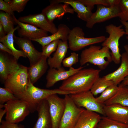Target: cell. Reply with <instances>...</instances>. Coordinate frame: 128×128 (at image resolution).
<instances>
[{
	"label": "cell",
	"mask_w": 128,
	"mask_h": 128,
	"mask_svg": "<svg viewBox=\"0 0 128 128\" xmlns=\"http://www.w3.org/2000/svg\"><path fill=\"white\" fill-rule=\"evenodd\" d=\"M85 35L83 29L79 27H75L70 29L68 41L69 48L71 50H80L87 46L103 42L106 38L104 36L86 38L84 37Z\"/></svg>",
	"instance_id": "cell-5"
},
{
	"label": "cell",
	"mask_w": 128,
	"mask_h": 128,
	"mask_svg": "<svg viewBox=\"0 0 128 128\" xmlns=\"http://www.w3.org/2000/svg\"><path fill=\"white\" fill-rule=\"evenodd\" d=\"M20 65L18 60L7 53L0 52V77L4 81L10 75L17 71Z\"/></svg>",
	"instance_id": "cell-16"
},
{
	"label": "cell",
	"mask_w": 128,
	"mask_h": 128,
	"mask_svg": "<svg viewBox=\"0 0 128 128\" xmlns=\"http://www.w3.org/2000/svg\"><path fill=\"white\" fill-rule=\"evenodd\" d=\"M78 61V54L75 52H73L69 56L64 59L62 64L64 67L70 68Z\"/></svg>",
	"instance_id": "cell-36"
},
{
	"label": "cell",
	"mask_w": 128,
	"mask_h": 128,
	"mask_svg": "<svg viewBox=\"0 0 128 128\" xmlns=\"http://www.w3.org/2000/svg\"><path fill=\"white\" fill-rule=\"evenodd\" d=\"M64 98L65 108L59 128H73L85 109L77 106L69 95H65Z\"/></svg>",
	"instance_id": "cell-9"
},
{
	"label": "cell",
	"mask_w": 128,
	"mask_h": 128,
	"mask_svg": "<svg viewBox=\"0 0 128 128\" xmlns=\"http://www.w3.org/2000/svg\"><path fill=\"white\" fill-rule=\"evenodd\" d=\"M19 28V26L18 25L5 36L0 38V42L2 43L12 51L13 53V56L18 60L20 57H26L22 50L17 49L14 46V33L16 30H17Z\"/></svg>",
	"instance_id": "cell-26"
},
{
	"label": "cell",
	"mask_w": 128,
	"mask_h": 128,
	"mask_svg": "<svg viewBox=\"0 0 128 128\" xmlns=\"http://www.w3.org/2000/svg\"><path fill=\"white\" fill-rule=\"evenodd\" d=\"M0 10L8 14L12 17L14 16V12L10 5L3 0H0Z\"/></svg>",
	"instance_id": "cell-38"
},
{
	"label": "cell",
	"mask_w": 128,
	"mask_h": 128,
	"mask_svg": "<svg viewBox=\"0 0 128 128\" xmlns=\"http://www.w3.org/2000/svg\"><path fill=\"white\" fill-rule=\"evenodd\" d=\"M113 84L112 81L107 80L103 77H99L94 83L90 91L94 96H96Z\"/></svg>",
	"instance_id": "cell-28"
},
{
	"label": "cell",
	"mask_w": 128,
	"mask_h": 128,
	"mask_svg": "<svg viewBox=\"0 0 128 128\" xmlns=\"http://www.w3.org/2000/svg\"><path fill=\"white\" fill-rule=\"evenodd\" d=\"M47 58L43 56L36 63L28 67V78L33 84L35 83L46 72L48 65Z\"/></svg>",
	"instance_id": "cell-25"
},
{
	"label": "cell",
	"mask_w": 128,
	"mask_h": 128,
	"mask_svg": "<svg viewBox=\"0 0 128 128\" xmlns=\"http://www.w3.org/2000/svg\"><path fill=\"white\" fill-rule=\"evenodd\" d=\"M128 90V85L125 87Z\"/></svg>",
	"instance_id": "cell-47"
},
{
	"label": "cell",
	"mask_w": 128,
	"mask_h": 128,
	"mask_svg": "<svg viewBox=\"0 0 128 128\" xmlns=\"http://www.w3.org/2000/svg\"><path fill=\"white\" fill-rule=\"evenodd\" d=\"M101 71L92 68L82 69L64 80L59 88L77 92L90 91L95 81L100 77Z\"/></svg>",
	"instance_id": "cell-1"
},
{
	"label": "cell",
	"mask_w": 128,
	"mask_h": 128,
	"mask_svg": "<svg viewBox=\"0 0 128 128\" xmlns=\"http://www.w3.org/2000/svg\"><path fill=\"white\" fill-rule=\"evenodd\" d=\"M120 21L122 25L124 27L125 34L127 35L126 37V38L128 40V22Z\"/></svg>",
	"instance_id": "cell-42"
},
{
	"label": "cell",
	"mask_w": 128,
	"mask_h": 128,
	"mask_svg": "<svg viewBox=\"0 0 128 128\" xmlns=\"http://www.w3.org/2000/svg\"><path fill=\"white\" fill-rule=\"evenodd\" d=\"M97 128V127H96V128Z\"/></svg>",
	"instance_id": "cell-48"
},
{
	"label": "cell",
	"mask_w": 128,
	"mask_h": 128,
	"mask_svg": "<svg viewBox=\"0 0 128 128\" xmlns=\"http://www.w3.org/2000/svg\"><path fill=\"white\" fill-rule=\"evenodd\" d=\"M36 111L38 118L33 128H52L49 106L46 98L40 102Z\"/></svg>",
	"instance_id": "cell-19"
},
{
	"label": "cell",
	"mask_w": 128,
	"mask_h": 128,
	"mask_svg": "<svg viewBox=\"0 0 128 128\" xmlns=\"http://www.w3.org/2000/svg\"><path fill=\"white\" fill-rule=\"evenodd\" d=\"M0 51L7 53L13 56V53L12 51L1 42L0 43Z\"/></svg>",
	"instance_id": "cell-40"
},
{
	"label": "cell",
	"mask_w": 128,
	"mask_h": 128,
	"mask_svg": "<svg viewBox=\"0 0 128 128\" xmlns=\"http://www.w3.org/2000/svg\"><path fill=\"white\" fill-rule=\"evenodd\" d=\"M85 5L94 8L96 5H102L106 6H109L106 0H79Z\"/></svg>",
	"instance_id": "cell-37"
},
{
	"label": "cell",
	"mask_w": 128,
	"mask_h": 128,
	"mask_svg": "<svg viewBox=\"0 0 128 128\" xmlns=\"http://www.w3.org/2000/svg\"><path fill=\"white\" fill-rule=\"evenodd\" d=\"M19 99L14 94L5 88L0 87V105Z\"/></svg>",
	"instance_id": "cell-32"
},
{
	"label": "cell",
	"mask_w": 128,
	"mask_h": 128,
	"mask_svg": "<svg viewBox=\"0 0 128 128\" xmlns=\"http://www.w3.org/2000/svg\"><path fill=\"white\" fill-rule=\"evenodd\" d=\"M118 91L112 97L105 102L103 104L108 105L118 104L128 107V90L125 87L119 85Z\"/></svg>",
	"instance_id": "cell-27"
},
{
	"label": "cell",
	"mask_w": 128,
	"mask_h": 128,
	"mask_svg": "<svg viewBox=\"0 0 128 128\" xmlns=\"http://www.w3.org/2000/svg\"><path fill=\"white\" fill-rule=\"evenodd\" d=\"M119 88L117 85L113 84L107 87L98 97L96 98L99 103L103 104L107 101L114 96L117 92Z\"/></svg>",
	"instance_id": "cell-30"
},
{
	"label": "cell",
	"mask_w": 128,
	"mask_h": 128,
	"mask_svg": "<svg viewBox=\"0 0 128 128\" xmlns=\"http://www.w3.org/2000/svg\"><path fill=\"white\" fill-rule=\"evenodd\" d=\"M14 42L28 58L30 66L37 63L43 56L42 52L38 51L35 48L30 39L18 37L14 34Z\"/></svg>",
	"instance_id": "cell-13"
},
{
	"label": "cell",
	"mask_w": 128,
	"mask_h": 128,
	"mask_svg": "<svg viewBox=\"0 0 128 128\" xmlns=\"http://www.w3.org/2000/svg\"><path fill=\"white\" fill-rule=\"evenodd\" d=\"M119 11V6H106L101 5H97L96 11L92 13L86 22V26L88 28H91L96 23L118 17Z\"/></svg>",
	"instance_id": "cell-10"
},
{
	"label": "cell",
	"mask_w": 128,
	"mask_h": 128,
	"mask_svg": "<svg viewBox=\"0 0 128 128\" xmlns=\"http://www.w3.org/2000/svg\"><path fill=\"white\" fill-rule=\"evenodd\" d=\"M57 28V31L51 35L32 41L38 42L41 45L42 47L56 40L68 41L69 34L70 30L69 27L64 24L61 23L59 25Z\"/></svg>",
	"instance_id": "cell-23"
},
{
	"label": "cell",
	"mask_w": 128,
	"mask_h": 128,
	"mask_svg": "<svg viewBox=\"0 0 128 128\" xmlns=\"http://www.w3.org/2000/svg\"><path fill=\"white\" fill-rule=\"evenodd\" d=\"M119 7L120 11L118 17L120 21L128 22V0H120Z\"/></svg>",
	"instance_id": "cell-33"
},
{
	"label": "cell",
	"mask_w": 128,
	"mask_h": 128,
	"mask_svg": "<svg viewBox=\"0 0 128 128\" xmlns=\"http://www.w3.org/2000/svg\"><path fill=\"white\" fill-rule=\"evenodd\" d=\"M69 47L67 41L59 40L57 48L53 57L50 56L48 59L47 63L50 68L58 69L61 67L62 61Z\"/></svg>",
	"instance_id": "cell-24"
},
{
	"label": "cell",
	"mask_w": 128,
	"mask_h": 128,
	"mask_svg": "<svg viewBox=\"0 0 128 128\" xmlns=\"http://www.w3.org/2000/svg\"><path fill=\"white\" fill-rule=\"evenodd\" d=\"M27 68L20 65L19 69L4 81L5 87L16 96L23 93L27 90L29 82Z\"/></svg>",
	"instance_id": "cell-6"
},
{
	"label": "cell",
	"mask_w": 128,
	"mask_h": 128,
	"mask_svg": "<svg viewBox=\"0 0 128 128\" xmlns=\"http://www.w3.org/2000/svg\"><path fill=\"white\" fill-rule=\"evenodd\" d=\"M128 76V56L125 52L121 54V64L116 70L103 77L118 85Z\"/></svg>",
	"instance_id": "cell-20"
},
{
	"label": "cell",
	"mask_w": 128,
	"mask_h": 128,
	"mask_svg": "<svg viewBox=\"0 0 128 128\" xmlns=\"http://www.w3.org/2000/svg\"><path fill=\"white\" fill-rule=\"evenodd\" d=\"M123 47L125 51V52H126L128 56V45H125Z\"/></svg>",
	"instance_id": "cell-46"
},
{
	"label": "cell",
	"mask_w": 128,
	"mask_h": 128,
	"mask_svg": "<svg viewBox=\"0 0 128 128\" xmlns=\"http://www.w3.org/2000/svg\"><path fill=\"white\" fill-rule=\"evenodd\" d=\"M59 40L53 41L42 47L41 52L43 56L47 58L50 57L51 54L56 50Z\"/></svg>",
	"instance_id": "cell-34"
},
{
	"label": "cell",
	"mask_w": 128,
	"mask_h": 128,
	"mask_svg": "<svg viewBox=\"0 0 128 128\" xmlns=\"http://www.w3.org/2000/svg\"><path fill=\"white\" fill-rule=\"evenodd\" d=\"M57 95H51L46 98L49 106L52 128H59L65 108L64 98L59 97Z\"/></svg>",
	"instance_id": "cell-11"
},
{
	"label": "cell",
	"mask_w": 128,
	"mask_h": 128,
	"mask_svg": "<svg viewBox=\"0 0 128 128\" xmlns=\"http://www.w3.org/2000/svg\"><path fill=\"white\" fill-rule=\"evenodd\" d=\"M18 19L20 22L32 24L52 34L58 30L55 24L49 22L41 13L21 16Z\"/></svg>",
	"instance_id": "cell-12"
},
{
	"label": "cell",
	"mask_w": 128,
	"mask_h": 128,
	"mask_svg": "<svg viewBox=\"0 0 128 128\" xmlns=\"http://www.w3.org/2000/svg\"><path fill=\"white\" fill-rule=\"evenodd\" d=\"M105 116L113 120L128 124V107L118 104H103Z\"/></svg>",
	"instance_id": "cell-18"
},
{
	"label": "cell",
	"mask_w": 128,
	"mask_h": 128,
	"mask_svg": "<svg viewBox=\"0 0 128 128\" xmlns=\"http://www.w3.org/2000/svg\"><path fill=\"white\" fill-rule=\"evenodd\" d=\"M119 85L123 87H126L128 86V76L126 77Z\"/></svg>",
	"instance_id": "cell-45"
},
{
	"label": "cell",
	"mask_w": 128,
	"mask_h": 128,
	"mask_svg": "<svg viewBox=\"0 0 128 128\" xmlns=\"http://www.w3.org/2000/svg\"><path fill=\"white\" fill-rule=\"evenodd\" d=\"M6 110L5 108L4 109H0V123L2 120V119L4 114L6 113Z\"/></svg>",
	"instance_id": "cell-44"
},
{
	"label": "cell",
	"mask_w": 128,
	"mask_h": 128,
	"mask_svg": "<svg viewBox=\"0 0 128 128\" xmlns=\"http://www.w3.org/2000/svg\"><path fill=\"white\" fill-rule=\"evenodd\" d=\"M0 23L3 27L6 34H8L14 29L15 22L13 17L8 14L1 11L0 12Z\"/></svg>",
	"instance_id": "cell-31"
},
{
	"label": "cell",
	"mask_w": 128,
	"mask_h": 128,
	"mask_svg": "<svg viewBox=\"0 0 128 128\" xmlns=\"http://www.w3.org/2000/svg\"><path fill=\"white\" fill-rule=\"evenodd\" d=\"M112 61L111 53L108 47L94 45L82 51L79 61L81 66L89 63L97 66L101 70L105 69Z\"/></svg>",
	"instance_id": "cell-3"
},
{
	"label": "cell",
	"mask_w": 128,
	"mask_h": 128,
	"mask_svg": "<svg viewBox=\"0 0 128 128\" xmlns=\"http://www.w3.org/2000/svg\"><path fill=\"white\" fill-rule=\"evenodd\" d=\"M0 128H24V126L2 120L0 123Z\"/></svg>",
	"instance_id": "cell-39"
},
{
	"label": "cell",
	"mask_w": 128,
	"mask_h": 128,
	"mask_svg": "<svg viewBox=\"0 0 128 128\" xmlns=\"http://www.w3.org/2000/svg\"><path fill=\"white\" fill-rule=\"evenodd\" d=\"M13 18L15 23L20 27L17 30L20 37L28 38L32 41L48 36V32L32 24L20 22L15 16Z\"/></svg>",
	"instance_id": "cell-17"
},
{
	"label": "cell",
	"mask_w": 128,
	"mask_h": 128,
	"mask_svg": "<svg viewBox=\"0 0 128 128\" xmlns=\"http://www.w3.org/2000/svg\"><path fill=\"white\" fill-rule=\"evenodd\" d=\"M6 34L3 27L0 23V38L4 37L6 35Z\"/></svg>",
	"instance_id": "cell-43"
},
{
	"label": "cell",
	"mask_w": 128,
	"mask_h": 128,
	"mask_svg": "<svg viewBox=\"0 0 128 128\" xmlns=\"http://www.w3.org/2000/svg\"><path fill=\"white\" fill-rule=\"evenodd\" d=\"M83 68V66H81L76 69L72 67L68 70L62 67L58 69L50 68L46 77V87L50 88L57 82L67 79Z\"/></svg>",
	"instance_id": "cell-15"
},
{
	"label": "cell",
	"mask_w": 128,
	"mask_h": 128,
	"mask_svg": "<svg viewBox=\"0 0 128 128\" xmlns=\"http://www.w3.org/2000/svg\"><path fill=\"white\" fill-rule=\"evenodd\" d=\"M97 128H128V124L111 119L106 116L101 117Z\"/></svg>",
	"instance_id": "cell-29"
},
{
	"label": "cell",
	"mask_w": 128,
	"mask_h": 128,
	"mask_svg": "<svg viewBox=\"0 0 128 128\" xmlns=\"http://www.w3.org/2000/svg\"><path fill=\"white\" fill-rule=\"evenodd\" d=\"M109 6H118L120 0H106Z\"/></svg>",
	"instance_id": "cell-41"
},
{
	"label": "cell",
	"mask_w": 128,
	"mask_h": 128,
	"mask_svg": "<svg viewBox=\"0 0 128 128\" xmlns=\"http://www.w3.org/2000/svg\"><path fill=\"white\" fill-rule=\"evenodd\" d=\"M122 25L116 26L112 24L106 26V32L108 34L109 36L101 44L102 46H106L111 50L112 61L116 64L121 62V57L119 47V40L125 34L124 30L122 28Z\"/></svg>",
	"instance_id": "cell-4"
},
{
	"label": "cell",
	"mask_w": 128,
	"mask_h": 128,
	"mask_svg": "<svg viewBox=\"0 0 128 128\" xmlns=\"http://www.w3.org/2000/svg\"><path fill=\"white\" fill-rule=\"evenodd\" d=\"M51 2L66 4L70 5L77 14L78 17L86 22L91 15L94 8L86 6L79 0H54Z\"/></svg>",
	"instance_id": "cell-22"
},
{
	"label": "cell",
	"mask_w": 128,
	"mask_h": 128,
	"mask_svg": "<svg viewBox=\"0 0 128 128\" xmlns=\"http://www.w3.org/2000/svg\"><path fill=\"white\" fill-rule=\"evenodd\" d=\"M50 2V4L43 9L41 13L51 23H53V21L56 18L61 19L66 13H74L73 8L68 4Z\"/></svg>",
	"instance_id": "cell-14"
},
{
	"label": "cell",
	"mask_w": 128,
	"mask_h": 128,
	"mask_svg": "<svg viewBox=\"0 0 128 128\" xmlns=\"http://www.w3.org/2000/svg\"><path fill=\"white\" fill-rule=\"evenodd\" d=\"M76 93L62 90L59 88L49 89L40 88L34 86L29 79L26 91L16 97L26 102L29 105L31 113H33L37 111L38 105L42 101L51 95L57 94L65 95Z\"/></svg>",
	"instance_id": "cell-2"
},
{
	"label": "cell",
	"mask_w": 128,
	"mask_h": 128,
	"mask_svg": "<svg viewBox=\"0 0 128 128\" xmlns=\"http://www.w3.org/2000/svg\"><path fill=\"white\" fill-rule=\"evenodd\" d=\"M4 107L7 111L5 120L12 123L22 121L31 113L28 104L19 99L8 102Z\"/></svg>",
	"instance_id": "cell-7"
},
{
	"label": "cell",
	"mask_w": 128,
	"mask_h": 128,
	"mask_svg": "<svg viewBox=\"0 0 128 128\" xmlns=\"http://www.w3.org/2000/svg\"><path fill=\"white\" fill-rule=\"evenodd\" d=\"M29 0H11L9 4L14 12L20 13L22 12Z\"/></svg>",
	"instance_id": "cell-35"
},
{
	"label": "cell",
	"mask_w": 128,
	"mask_h": 128,
	"mask_svg": "<svg viewBox=\"0 0 128 128\" xmlns=\"http://www.w3.org/2000/svg\"><path fill=\"white\" fill-rule=\"evenodd\" d=\"M101 118L99 114L85 109L73 128H95Z\"/></svg>",
	"instance_id": "cell-21"
},
{
	"label": "cell",
	"mask_w": 128,
	"mask_h": 128,
	"mask_svg": "<svg viewBox=\"0 0 128 128\" xmlns=\"http://www.w3.org/2000/svg\"><path fill=\"white\" fill-rule=\"evenodd\" d=\"M69 95L78 106L105 116L103 109V104H101L97 101L96 98L94 97L90 91L77 92Z\"/></svg>",
	"instance_id": "cell-8"
}]
</instances>
